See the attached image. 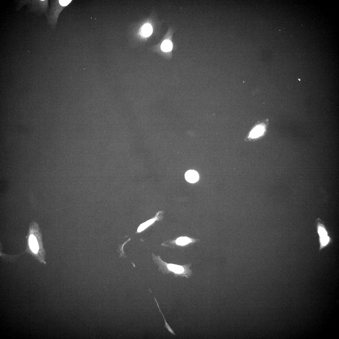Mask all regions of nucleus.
<instances>
[{
	"mask_svg": "<svg viewBox=\"0 0 339 339\" xmlns=\"http://www.w3.org/2000/svg\"><path fill=\"white\" fill-rule=\"evenodd\" d=\"M318 232L319 236L320 250H321L330 243L331 239L323 225H318Z\"/></svg>",
	"mask_w": 339,
	"mask_h": 339,
	"instance_id": "nucleus-1",
	"label": "nucleus"
},
{
	"mask_svg": "<svg viewBox=\"0 0 339 339\" xmlns=\"http://www.w3.org/2000/svg\"><path fill=\"white\" fill-rule=\"evenodd\" d=\"M185 177L186 180L191 183H194L198 181L199 179V175L197 171L194 170H190L188 171L185 174Z\"/></svg>",
	"mask_w": 339,
	"mask_h": 339,
	"instance_id": "nucleus-2",
	"label": "nucleus"
},
{
	"mask_svg": "<svg viewBox=\"0 0 339 339\" xmlns=\"http://www.w3.org/2000/svg\"><path fill=\"white\" fill-rule=\"evenodd\" d=\"M29 245L32 251L34 253H37L39 247L36 237L33 235H30L29 237Z\"/></svg>",
	"mask_w": 339,
	"mask_h": 339,
	"instance_id": "nucleus-3",
	"label": "nucleus"
},
{
	"mask_svg": "<svg viewBox=\"0 0 339 339\" xmlns=\"http://www.w3.org/2000/svg\"><path fill=\"white\" fill-rule=\"evenodd\" d=\"M264 127L263 126H258L252 131L250 134V136L252 138L258 137L264 134Z\"/></svg>",
	"mask_w": 339,
	"mask_h": 339,
	"instance_id": "nucleus-4",
	"label": "nucleus"
},
{
	"mask_svg": "<svg viewBox=\"0 0 339 339\" xmlns=\"http://www.w3.org/2000/svg\"><path fill=\"white\" fill-rule=\"evenodd\" d=\"M193 242V240L187 237H181L177 239L176 243L177 245L185 246Z\"/></svg>",
	"mask_w": 339,
	"mask_h": 339,
	"instance_id": "nucleus-5",
	"label": "nucleus"
},
{
	"mask_svg": "<svg viewBox=\"0 0 339 339\" xmlns=\"http://www.w3.org/2000/svg\"><path fill=\"white\" fill-rule=\"evenodd\" d=\"M156 218H154L148 220V221L142 224L139 226L138 229V232H141L144 230L151 225L153 223L156 221Z\"/></svg>",
	"mask_w": 339,
	"mask_h": 339,
	"instance_id": "nucleus-6",
	"label": "nucleus"
},
{
	"mask_svg": "<svg viewBox=\"0 0 339 339\" xmlns=\"http://www.w3.org/2000/svg\"><path fill=\"white\" fill-rule=\"evenodd\" d=\"M153 31L152 26L149 24L145 25L142 29V34L145 37H148L151 34Z\"/></svg>",
	"mask_w": 339,
	"mask_h": 339,
	"instance_id": "nucleus-7",
	"label": "nucleus"
},
{
	"mask_svg": "<svg viewBox=\"0 0 339 339\" xmlns=\"http://www.w3.org/2000/svg\"><path fill=\"white\" fill-rule=\"evenodd\" d=\"M162 50L165 52H169L172 48V44L171 41L168 40L164 41L161 45Z\"/></svg>",
	"mask_w": 339,
	"mask_h": 339,
	"instance_id": "nucleus-8",
	"label": "nucleus"
},
{
	"mask_svg": "<svg viewBox=\"0 0 339 339\" xmlns=\"http://www.w3.org/2000/svg\"><path fill=\"white\" fill-rule=\"evenodd\" d=\"M154 299H155V301L157 302V306H158V307L159 309V311L161 313V314L162 315V316L163 317L164 319V321L165 322V327H166V328L168 329V330L171 333V334H172V335H173L175 336L176 335V334H175V333L174 332V331L172 330V329H171V327L168 324V323H167V322H166V320L165 319V318L163 314H162V313L161 312V311H160V307H159V305L158 304V303L157 301L155 298H154Z\"/></svg>",
	"mask_w": 339,
	"mask_h": 339,
	"instance_id": "nucleus-9",
	"label": "nucleus"
},
{
	"mask_svg": "<svg viewBox=\"0 0 339 339\" xmlns=\"http://www.w3.org/2000/svg\"><path fill=\"white\" fill-rule=\"evenodd\" d=\"M71 1H59V2L60 4L63 6H66L68 5L70 2Z\"/></svg>",
	"mask_w": 339,
	"mask_h": 339,
	"instance_id": "nucleus-10",
	"label": "nucleus"
}]
</instances>
